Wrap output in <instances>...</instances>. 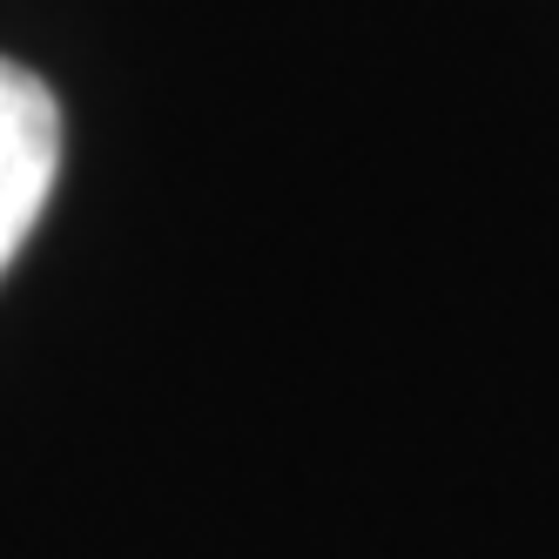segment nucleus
<instances>
[{"label":"nucleus","instance_id":"f257e3e1","mask_svg":"<svg viewBox=\"0 0 559 559\" xmlns=\"http://www.w3.org/2000/svg\"><path fill=\"white\" fill-rule=\"evenodd\" d=\"M61 176V108L34 68L0 55V276L41 223Z\"/></svg>","mask_w":559,"mask_h":559}]
</instances>
